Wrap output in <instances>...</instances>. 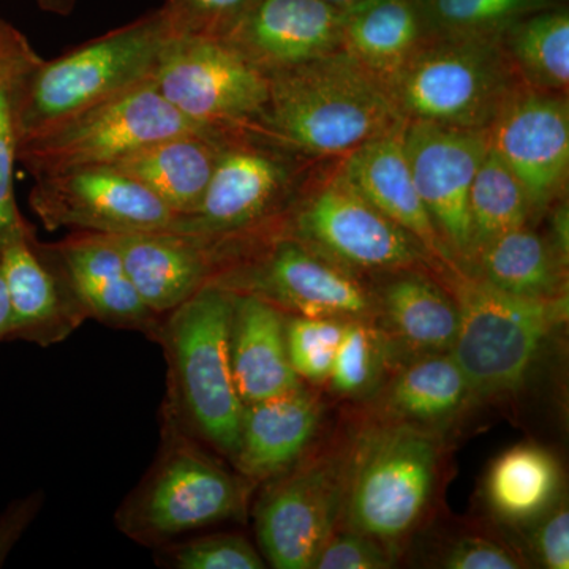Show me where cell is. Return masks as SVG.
I'll return each mask as SVG.
<instances>
[{"label": "cell", "instance_id": "32", "mask_svg": "<svg viewBox=\"0 0 569 569\" xmlns=\"http://www.w3.org/2000/svg\"><path fill=\"white\" fill-rule=\"evenodd\" d=\"M426 39H496L549 0H417Z\"/></svg>", "mask_w": 569, "mask_h": 569}, {"label": "cell", "instance_id": "24", "mask_svg": "<svg viewBox=\"0 0 569 569\" xmlns=\"http://www.w3.org/2000/svg\"><path fill=\"white\" fill-rule=\"evenodd\" d=\"M227 134H176L130 153L110 168L141 183L176 216H190L203 200Z\"/></svg>", "mask_w": 569, "mask_h": 569}, {"label": "cell", "instance_id": "45", "mask_svg": "<svg viewBox=\"0 0 569 569\" xmlns=\"http://www.w3.org/2000/svg\"><path fill=\"white\" fill-rule=\"evenodd\" d=\"M40 6L44 10L54 11V13L66 14L69 13L73 7L74 0H39Z\"/></svg>", "mask_w": 569, "mask_h": 569}, {"label": "cell", "instance_id": "37", "mask_svg": "<svg viewBox=\"0 0 569 569\" xmlns=\"http://www.w3.org/2000/svg\"><path fill=\"white\" fill-rule=\"evenodd\" d=\"M254 0H167L163 11L174 36L223 39Z\"/></svg>", "mask_w": 569, "mask_h": 569}, {"label": "cell", "instance_id": "8", "mask_svg": "<svg viewBox=\"0 0 569 569\" xmlns=\"http://www.w3.org/2000/svg\"><path fill=\"white\" fill-rule=\"evenodd\" d=\"M211 284L291 316L358 320L376 312V298L353 272L277 230L236 238Z\"/></svg>", "mask_w": 569, "mask_h": 569}, {"label": "cell", "instance_id": "28", "mask_svg": "<svg viewBox=\"0 0 569 569\" xmlns=\"http://www.w3.org/2000/svg\"><path fill=\"white\" fill-rule=\"evenodd\" d=\"M471 399L468 381L455 356H419L403 367L387 388L389 419L429 429L451 421Z\"/></svg>", "mask_w": 569, "mask_h": 569}, {"label": "cell", "instance_id": "39", "mask_svg": "<svg viewBox=\"0 0 569 569\" xmlns=\"http://www.w3.org/2000/svg\"><path fill=\"white\" fill-rule=\"evenodd\" d=\"M43 61L28 37L0 18V92H14Z\"/></svg>", "mask_w": 569, "mask_h": 569}, {"label": "cell", "instance_id": "35", "mask_svg": "<svg viewBox=\"0 0 569 569\" xmlns=\"http://www.w3.org/2000/svg\"><path fill=\"white\" fill-rule=\"evenodd\" d=\"M157 550V563L176 569H263V556L239 533H213L170 542Z\"/></svg>", "mask_w": 569, "mask_h": 569}, {"label": "cell", "instance_id": "30", "mask_svg": "<svg viewBox=\"0 0 569 569\" xmlns=\"http://www.w3.org/2000/svg\"><path fill=\"white\" fill-rule=\"evenodd\" d=\"M509 61L527 88L561 93L569 86V14L563 7L535 11L501 36Z\"/></svg>", "mask_w": 569, "mask_h": 569}, {"label": "cell", "instance_id": "33", "mask_svg": "<svg viewBox=\"0 0 569 569\" xmlns=\"http://www.w3.org/2000/svg\"><path fill=\"white\" fill-rule=\"evenodd\" d=\"M348 320L328 381L337 395L358 397L372 391L387 362V336L367 323Z\"/></svg>", "mask_w": 569, "mask_h": 569}, {"label": "cell", "instance_id": "6", "mask_svg": "<svg viewBox=\"0 0 569 569\" xmlns=\"http://www.w3.org/2000/svg\"><path fill=\"white\" fill-rule=\"evenodd\" d=\"M522 86L501 40L425 39L388 91L403 121L488 130Z\"/></svg>", "mask_w": 569, "mask_h": 569}, {"label": "cell", "instance_id": "14", "mask_svg": "<svg viewBox=\"0 0 569 569\" xmlns=\"http://www.w3.org/2000/svg\"><path fill=\"white\" fill-rule=\"evenodd\" d=\"M29 204L48 231L132 234L173 227L178 216L146 187L110 167L37 176Z\"/></svg>", "mask_w": 569, "mask_h": 569}, {"label": "cell", "instance_id": "9", "mask_svg": "<svg viewBox=\"0 0 569 569\" xmlns=\"http://www.w3.org/2000/svg\"><path fill=\"white\" fill-rule=\"evenodd\" d=\"M190 132L217 133L176 110L151 80L21 142L17 159L33 178L110 167L142 148Z\"/></svg>", "mask_w": 569, "mask_h": 569}, {"label": "cell", "instance_id": "46", "mask_svg": "<svg viewBox=\"0 0 569 569\" xmlns=\"http://www.w3.org/2000/svg\"><path fill=\"white\" fill-rule=\"evenodd\" d=\"M321 2L336 7V9L343 10L348 9V7L355 6V3L361 2V0H321Z\"/></svg>", "mask_w": 569, "mask_h": 569}, {"label": "cell", "instance_id": "22", "mask_svg": "<svg viewBox=\"0 0 569 569\" xmlns=\"http://www.w3.org/2000/svg\"><path fill=\"white\" fill-rule=\"evenodd\" d=\"M321 403L306 387L244 407L231 463L253 486L305 459L318 432Z\"/></svg>", "mask_w": 569, "mask_h": 569}, {"label": "cell", "instance_id": "15", "mask_svg": "<svg viewBox=\"0 0 569 569\" xmlns=\"http://www.w3.org/2000/svg\"><path fill=\"white\" fill-rule=\"evenodd\" d=\"M403 148L419 197L460 271L471 258L470 189L489 151L488 130L403 122Z\"/></svg>", "mask_w": 569, "mask_h": 569}, {"label": "cell", "instance_id": "25", "mask_svg": "<svg viewBox=\"0 0 569 569\" xmlns=\"http://www.w3.org/2000/svg\"><path fill=\"white\" fill-rule=\"evenodd\" d=\"M425 39L417 0H361L342 10V50L387 88Z\"/></svg>", "mask_w": 569, "mask_h": 569}, {"label": "cell", "instance_id": "29", "mask_svg": "<svg viewBox=\"0 0 569 569\" xmlns=\"http://www.w3.org/2000/svg\"><path fill=\"white\" fill-rule=\"evenodd\" d=\"M560 481L559 463L548 449L520 445L490 467L486 492L490 508L501 519L526 522L552 508Z\"/></svg>", "mask_w": 569, "mask_h": 569}, {"label": "cell", "instance_id": "36", "mask_svg": "<svg viewBox=\"0 0 569 569\" xmlns=\"http://www.w3.org/2000/svg\"><path fill=\"white\" fill-rule=\"evenodd\" d=\"M17 151L11 92H0V253L29 231L36 230L22 216L14 197Z\"/></svg>", "mask_w": 569, "mask_h": 569}, {"label": "cell", "instance_id": "44", "mask_svg": "<svg viewBox=\"0 0 569 569\" xmlns=\"http://www.w3.org/2000/svg\"><path fill=\"white\" fill-rule=\"evenodd\" d=\"M11 328H13V312H11L9 284L0 261V343L10 342Z\"/></svg>", "mask_w": 569, "mask_h": 569}, {"label": "cell", "instance_id": "7", "mask_svg": "<svg viewBox=\"0 0 569 569\" xmlns=\"http://www.w3.org/2000/svg\"><path fill=\"white\" fill-rule=\"evenodd\" d=\"M440 447L432 430L389 419L359 436L348 455L342 519L389 546L417 527L436 486Z\"/></svg>", "mask_w": 569, "mask_h": 569}, {"label": "cell", "instance_id": "2", "mask_svg": "<svg viewBox=\"0 0 569 569\" xmlns=\"http://www.w3.org/2000/svg\"><path fill=\"white\" fill-rule=\"evenodd\" d=\"M233 306V291L206 284L164 313L153 340L167 361L162 419L228 460L238 448L244 413L228 350Z\"/></svg>", "mask_w": 569, "mask_h": 569}, {"label": "cell", "instance_id": "20", "mask_svg": "<svg viewBox=\"0 0 569 569\" xmlns=\"http://www.w3.org/2000/svg\"><path fill=\"white\" fill-rule=\"evenodd\" d=\"M403 122L348 153L340 171L378 211L413 236L438 268L460 271L415 186L403 148Z\"/></svg>", "mask_w": 569, "mask_h": 569}, {"label": "cell", "instance_id": "21", "mask_svg": "<svg viewBox=\"0 0 569 569\" xmlns=\"http://www.w3.org/2000/svg\"><path fill=\"white\" fill-rule=\"evenodd\" d=\"M52 244L89 318L156 340L163 316L142 301L110 236L73 231Z\"/></svg>", "mask_w": 569, "mask_h": 569}, {"label": "cell", "instance_id": "5", "mask_svg": "<svg viewBox=\"0 0 569 569\" xmlns=\"http://www.w3.org/2000/svg\"><path fill=\"white\" fill-rule=\"evenodd\" d=\"M459 329L451 355L471 399L515 395L550 337L567 323L568 295L550 299L505 293L477 276L449 271Z\"/></svg>", "mask_w": 569, "mask_h": 569}, {"label": "cell", "instance_id": "42", "mask_svg": "<svg viewBox=\"0 0 569 569\" xmlns=\"http://www.w3.org/2000/svg\"><path fill=\"white\" fill-rule=\"evenodd\" d=\"M43 496L41 492L13 501L6 511L0 515V567L22 537L26 529L31 526L39 515Z\"/></svg>", "mask_w": 569, "mask_h": 569}, {"label": "cell", "instance_id": "31", "mask_svg": "<svg viewBox=\"0 0 569 569\" xmlns=\"http://www.w3.org/2000/svg\"><path fill=\"white\" fill-rule=\"evenodd\" d=\"M468 211L471 258L493 239L526 227L533 216L522 183L490 149L471 183Z\"/></svg>", "mask_w": 569, "mask_h": 569}, {"label": "cell", "instance_id": "23", "mask_svg": "<svg viewBox=\"0 0 569 569\" xmlns=\"http://www.w3.org/2000/svg\"><path fill=\"white\" fill-rule=\"evenodd\" d=\"M287 316L257 296L234 293L228 350L244 407L305 387L288 358Z\"/></svg>", "mask_w": 569, "mask_h": 569}, {"label": "cell", "instance_id": "3", "mask_svg": "<svg viewBox=\"0 0 569 569\" xmlns=\"http://www.w3.org/2000/svg\"><path fill=\"white\" fill-rule=\"evenodd\" d=\"M174 32L162 9L41 61L11 92L18 144L153 80Z\"/></svg>", "mask_w": 569, "mask_h": 569}, {"label": "cell", "instance_id": "1", "mask_svg": "<svg viewBox=\"0 0 569 569\" xmlns=\"http://www.w3.org/2000/svg\"><path fill=\"white\" fill-rule=\"evenodd\" d=\"M268 77L263 138L295 153H350L403 121L387 86L342 48Z\"/></svg>", "mask_w": 569, "mask_h": 569}, {"label": "cell", "instance_id": "43", "mask_svg": "<svg viewBox=\"0 0 569 569\" xmlns=\"http://www.w3.org/2000/svg\"><path fill=\"white\" fill-rule=\"evenodd\" d=\"M550 244L556 249L560 260L568 264L569 253V217L568 206L559 204L552 216V230H550Z\"/></svg>", "mask_w": 569, "mask_h": 569}, {"label": "cell", "instance_id": "17", "mask_svg": "<svg viewBox=\"0 0 569 569\" xmlns=\"http://www.w3.org/2000/svg\"><path fill=\"white\" fill-rule=\"evenodd\" d=\"M0 261L13 312L10 340L52 347L89 320L61 254L40 242L36 230L7 247Z\"/></svg>", "mask_w": 569, "mask_h": 569}, {"label": "cell", "instance_id": "4", "mask_svg": "<svg viewBox=\"0 0 569 569\" xmlns=\"http://www.w3.org/2000/svg\"><path fill=\"white\" fill-rule=\"evenodd\" d=\"M200 441L162 419V441L140 485L116 511V527L153 550L244 515L252 482L231 473Z\"/></svg>", "mask_w": 569, "mask_h": 569}, {"label": "cell", "instance_id": "26", "mask_svg": "<svg viewBox=\"0 0 569 569\" xmlns=\"http://www.w3.org/2000/svg\"><path fill=\"white\" fill-rule=\"evenodd\" d=\"M388 331L418 356L451 353L459 329L452 295L421 272L399 271L376 298Z\"/></svg>", "mask_w": 569, "mask_h": 569}, {"label": "cell", "instance_id": "18", "mask_svg": "<svg viewBox=\"0 0 569 569\" xmlns=\"http://www.w3.org/2000/svg\"><path fill=\"white\" fill-rule=\"evenodd\" d=\"M142 301L159 316L211 284L223 261L222 239L164 228L108 234Z\"/></svg>", "mask_w": 569, "mask_h": 569}, {"label": "cell", "instance_id": "10", "mask_svg": "<svg viewBox=\"0 0 569 569\" xmlns=\"http://www.w3.org/2000/svg\"><path fill=\"white\" fill-rule=\"evenodd\" d=\"M153 84L176 110L206 130L263 138L268 73L224 39L174 36Z\"/></svg>", "mask_w": 569, "mask_h": 569}, {"label": "cell", "instance_id": "47", "mask_svg": "<svg viewBox=\"0 0 569 569\" xmlns=\"http://www.w3.org/2000/svg\"><path fill=\"white\" fill-rule=\"evenodd\" d=\"M549 2L552 3L553 7H557L556 6L557 0H549Z\"/></svg>", "mask_w": 569, "mask_h": 569}, {"label": "cell", "instance_id": "11", "mask_svg": "<svg viewBox=\"0 0 569 569\" xmlns=\"http://www.w3.org/2000/svg\"><path fill=\"white\" fill-rule=\"evenodd\" d=\"M276 230L351 272H399L437 264L413 236L378 211L340 170L323 186L295 197Z\"/></svg>", "mask_w": 569, "mask_h": 569}, {"label": "cell", "instance_id": "40", "mask_svg": "<svg viewBox=\"0 0 569 569\" xmlns=\"http://www.w3.org/2000/svg\"><path fill=\"white\" fill-rule=\"evenodd\" d=\"M449 569H518L520 561L498 542L479 537L459 539L441 557Z\"/></svg>", "mask_w": 569, "mask_h": 569}, {"label": "cell", "instance_id": "12", "mask_svg": "<svg viewBox=\"0 0 569 569\" xmlns=\"http://www.w3.org/2000/svg\"><path fill=\"white\" fill-rule=\"evenodd\" d=\"M291 151L252 133H228L203 200L173 230L211 238L272 230L296 197Z\"/></svg>", "mask_w": 569, "mask_h": 569}, {"label": "cell", "instance_id": "41", "mask_svg": "<svg viewBox=\"0 0 569 569\" xmlns=\"http://www.w3.org/2000/svg\"><path fill=\"white\" fill-rule=\"evenodd\" d=\"M535 550L539 561L549 569L569 568V512L560 505L542 520L535 531Z\"/></svg>", "mask_w": 569, "mask_h": 569}, {"label": "cell", "instance_id": "13", "mask_svg": "<svg viewBox=\"0 0 569 569\" xmlns=\"http://www.w3.org/2000/svg\"><path fill=\"white\" fill-rule=\"evenodd\" d=\"M348 458L299 460L266 481L253 507L254 535L272 568L312 569L342 519Z\"/></svg>", "mask_w": 569, "mask_h": 569}, {"label": "cell", "instance_id": "34", "mask_svg": "<svg viewBox=\"0 0 569 569\" xmlns=\"http://www.w3.org/2000/svg\"><path fill=\"white\" fill-rule=\"evenodd\" d=\"M348 320L287 316V350L296 376L320 385L328 381Z\"/></svg>", "mask_w": 569, "mask_h": 569}, {"label": "cell", "instance_id": "16", "mask_svg": "<svg viewBox=\"0 0 569 569\" xmlns=\"http://www.w3.org/2000/svg\"><path fill=\"white\" fill-rule=\"evenodd\" d=\"M489 149L519 179L533 216L563 192L569 171V107L561 93L522 86L488 129Z\"/></svg>", "mask_w": 569, "mask_h": 569}, {"label": "cell", "instance_id": "27", "mask_svg": "<svg viewBox=\"0 0 569 569\" xmlns=\"http://www.w3.org/2000/svg\"><path fill=\"white\" fill-rule=\"evenodd\" d=\"M505 293L520 298L550 299L567 295L563 268L556 249L530 228L501 234L479 249L468 269Z\"/></svg>", "mask_w": 569, "mask_h": 569}, {"label": "cell", "instance_id": "38", "mask_svg": "<svg viewBox=\"0 0 569 569\" xmlns=\"http://www.w3.org/2000/svg\"><path fill=\"white\" fill-rule=\"evenodd\" d=\"M387 545L359 531H335L318 552L312 569H385L391 567Z\"/></svg>", "mask_w": 569, "mask_h": 569}, {"label": "cell", "instance_id": "19", "mask_svg": "<svg viewBox=\"0 0 569 569\" xmlns=\"http://www.w3.org/2000/svg\"><path fill=\"white\" fill-rule=\"evenodd\" d=\"M264 73L342 48V10L321 0H254L227 36Z\"/></svg>", "mask_w": 569, "mask_h": 569}]
</instances>
